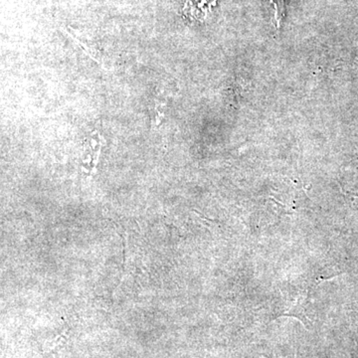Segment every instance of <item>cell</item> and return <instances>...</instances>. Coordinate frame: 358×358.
<instances>
[{
    "label": "cell",
    "instance_id": "6da1fadb",
    "mask_svg": "<svg viewBox=\"0 0 358 358\" xmlns=\"http://www.w3.org/2000/svg\"><path fill=\"white\" fill-rule=\"evenodd\" d=\"M271 6L274 8V24L275 28H280L282 21L286 15V4L285 0H270Z\"/></svg>",
    "mask_w": 358,
    "mask_h": 358
}]
</instances>
